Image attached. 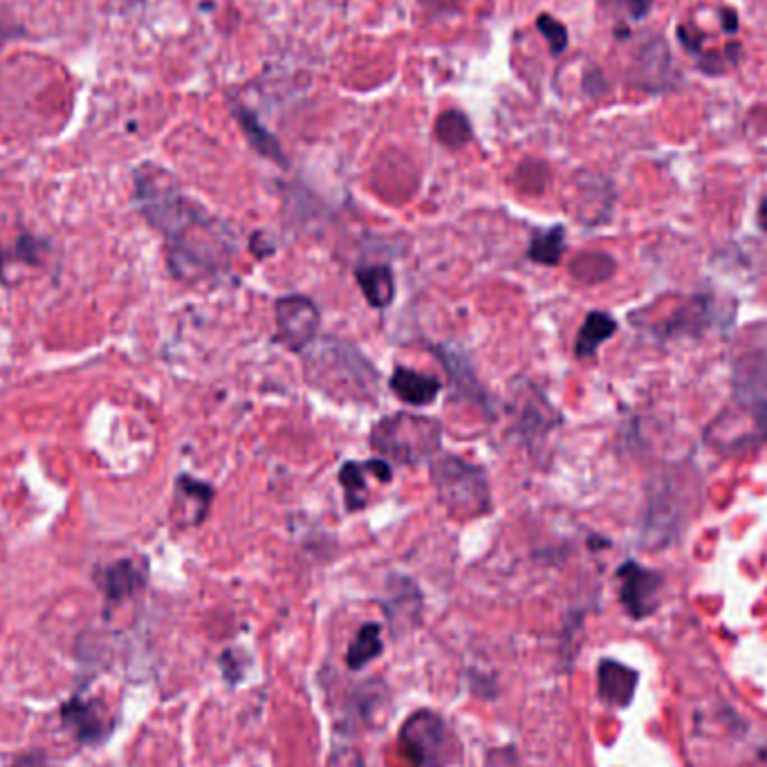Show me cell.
<instances>
[{
	"label": "cell",
	"mask_w": 767,
	"mask_h": 767,
	"mask_svg": "<svg viewBox=\"0 0 767 767\" xmlns=\"http://www.w3.org/2000/svg\"><path fill=\"white\" fill-rule=\"evenodd\" d=\"M135 205L158 230L168 249V267L175 279L200 281L222 275L230 267L236 243L228 224L191 200L173 173L144 162L132 173Z\"/></svg>",
	"instance_id": "1"
},
{
	"label": "cell",
	"mask_w": 767,
	"mask_h": 767,
	"mask_svg": "<svg viewBox=\"0 0 767 767\" xmlns=\"http://www.w3.org/2000/svg\"><path fill=\"white\" fill-rule=\"evenodd\" d=\"M431 483L442 508L461 521L478 519L491 512V489L487 474L461 458L440 456L431 463Z\"/></svg>",
	"instance_id": "2"
},
{
	"label": "cell",
	"mask_w": 767,
	"mask_h": 767,
	"mask_svg": "<svg viewBox=\"0 0 767 767\" xmlns=\"http://www.w3.org/2000/svg\"><path fill=\"white\" fill-rule=\"evenodd\" d=\"M442 440V425L427 416L395 414L380 420L371 431V446L384 461L420 465L431 461Z\"/></svg>",
	"instance_id": "3"
},
{
	"label": "cell",
	"mask_w": 767,
	"mask_h": 767,
	"mask_svg": "<svg viewBox=\"0 0 767 767\" xmlns=\"http://www.w3.org/2000/svg\"><path fill=\"white\" fill-rule=\"evenodd\" d=\"M399 745L416 767H449L458 754V743L442 716L429 709L406 718L399 730Z\"/></svg>",
	"instance_id": "4"
},
{
	"label": "cell",
	"mask_w": 767,
	"mask_h": 767,
	"mask_svg": "<svg viewBox=\"0 0 767 767\" xmlns=\"http://www.w3.org/2000/svg\"><path fill=\"white\" fill-rule=\"evenodd\" d=\"M61 725L79 745L97 747L111 739L117 718L104 698L72 696L61 705Z\"/></svg>",
	"instance_id": "5"
},
{
	"label": "cell",
	"mask_w": 767,
	"mask_h": 767,
	"mask_svg": "<svg viewBox=\"0 0 767 767\" xmlns=\"http://www.w3.org/2000/svg\"><path fill=\"white\" fill-rule=\"evenodd\" d=\"M275 319L279 341L292 352L305 350L322 328L319 307L314 305L312 299L301 294L281 297L275 303Z\"/></svg>",
	"instance_id": "6"
},
{
	"label": "cell",
	"mask_w": 767,
	"mask_h": 767,
	"mask_svg": "<svg viewBox=\"0 0 767 767\" xmlns=\"http://www.w3.org/2000/svg\"><path fill=\"white\" fill-rule=\"evenodd\" d=\"M617 577L621 581L619 600L630 617L642 619L658 608V593L662 585V577L658 572L628 561L619 568Z\"/></svg>",
	"instance_id": "7"
},
{
	"label": "cell",
	"mask_w": 767,
	"mask_h": 767,
	"mask_svg": "<svg viewBox=\"0 0 767 767\" xmlns=\"http://www.w3.org/2000/svg\"><path fill=\"white\" fill-rule=\"evenodd\" d=\"M213 501V487L183 474L175 480V491H173V505H171V519L173 523L185 530V527H198L211 508Z\"/></svg>",
	"instance_id": "8"
},
{
	"label": "cell",
	"mask_w": 767,
	"mask_h": 767,
	"mask_svg": "<svg viewBox=\"0 0 767 767\" xmlns=\"http://www.w3.org/2000/svg\"><path fill=\"white\" fill-rule=\"evenodd\" d=\"M95 581L100 585V591L104 593V600L108 606H117L135 595H140L147 585V574L144 570L130 561V559H121L115 561L106 568H102L95 574Z\"/></svg>",
	"instance_id": "9"
},
{
	"label": "cell",
	"mask_w": 767,
	"mask_h": 767,
	"mask_svg": "<svg viewBox=\"0 0 767 767\" xmlns=\"http://www.w3.org/2000/svg\"><path fill=\"white\" fill-rule=\"evenodd\" d=\"M600 698L615 707L630 705L638 689V673L634 669L624 666L615 660H602L600 662Z\"/></svg>",
	"instance_id": "10"
},
{
	"label": "cell",
	"mask_w": 767,
	"mask_h": 767,
	"mask_svg": "<svg viewBox=\"0 0 767 767\" xmlns=\"http://www.w3.org/2000/svg\"><path fill=\"white\" fill-rule=\"evenodd\" d=\"M232 113H234V117H236V121L241 126V132L245 135L247 144L260 158H265L269 162H277L281 166H288V158H286L279 140L260 124V119L247 106H243L239 102H232Z\"/></svg>",
	"instance_id": "11"
},
{
	"label": "cell",
	"mask_w": 767,
	"mask_h": 767,
	"mask_svg": "<svg viewBox=\"0 0 767 767\" xmlns=\"http://www.w3.org/2000/svg\"><path fill=\"white\" fill-rule=\"evenodd\" d=\"M391 391L406 404L427 406L438 397L440 382L435 377L399 367L391 377Z\"/></svg>",
	"instance_id": "12"
},
{
	"label": "cell",
	"mask_w": 767,
	"mask_h": 767,
	"mask_svg": "<svg viewBox=\"0 0 767 767\" xmlns=\"http://www.w3.org/2000/svg\"><path fill=\"white\" fill-rule=\"evenodd\" d=\"M357 286L367 297L371 307L384 310L395 299V279L388 265H362L357 267Z\"/></svg>",
	"instance_id": "13"
},
{
	"label": "cell",
	"mask_w": 767,
	"mask_h": 767,
	"mask_svg": "<svg viewBox=\"0 0 767 767\" xmlns=\"http://www.w3.org/2000/svg\"><path fill=\"white\" fill-rule=\"evenodd\" d=\"M617 330L615 319L606 312H591L589 317H585L577 339H574V355L579 359L593 357L597 352V348L608 341Z\"/></svg>",
	"instance_id": "14"
},
{
	"label": "cell",
	"mask_w": 767,
	"mask_h": 767,
	"mask_svg": "<svg viewBox=\"0 0 767 767\" xmlns=\"http://www.w3.org/2000/svg\"><path fill=\"white\" fill-rule=\"evenodd\" d=\"M384 644H382V626L380 624H364L359 628V634L355 636L352 644L348 647L346 653V664L352 671L364 669L369 662H373L377 655H382Z\"/></svg>",
	"instance_id": "15"
},
{
	"label": "cell",
	"mask_w": 767,
	"mask_h": 767,
	"mask_svg": "<svg viewBox=\"0 0 767 767\" xmlns=\"http://www.w3.org/2000/svg\"><path fill=\"white\" fill-rule=\"evenodd\" d=\"M435 140L446 147V149H463L472 142L474 130L472 124L467 119L465 113L461 111H444L438 119H435Z\"/></svg>",
	"instance_id": "16"
},
{
	"label": "cell",
	"mask_w": 767,
	"mask_h": 767,
	"mask_svg": "<svg viewBox=\"0 0 767 767\" xmlns=\"http://www.w3.org/2000/svg\"><path fill=\"white\" fill-rule=\"evenodd\" d=\"M367 463H346L339 469V483L346 491V508L348 512L364 510L369 503V487H367Z\"/></svg>",
	"instance_id": "17"
},
{
	"label": "cell",
	"mask_w": 767,
	"mask_h": 767,
	"mask_svg": "<svg viewBox=\"0 0 767 767\" xmlns=\"http://www.w3.org/2000/svg\"><path fill=\"white\" fill-rule=\"evenodd\" d=\"M563 252H566V230L561 228V224H557V228L544 232V234H538L530 249H527V258L532 263H538V265H559L561 258H563Z\"/></svg>",
	"instance_id": "18"
},
{
	"label": "cell",
	"mask_w": 767,
	"mask_h": 767,
	"mask_svg": "<svg viewBox=\"0 0 767 767\" xmlns=\"http://www.w3.org/2000/svg\"><path fill=\"white\" fill-rule=\"evenodd\" d=\"M570 272L581 283H600L611 277L613 260L606 254H581L572 260Z\"/></svg>",
	"instance_id": "19"
},
{
	"label": "cell",
	"mask_w": 767,
	"mask_h": 767,
	"mask_svg": "<svg viewBox=\"0 0 767 767\" xmlns=\"http://www.w3.org/2000/svg\"><path fill=\"white\" fill-rule=\"evenodd\" d=\"M546 179H548V166L538 160H527L519 166L514 183L523 194L534 196L538 191H544Z\"/></svg>",
	"instance_id": "20"
},
{
	"label": "cell",
	"mask_w": 767,
	"mask_h": 767,
	"mask_svg": "<svg viewBox=\"0 0 767 767\" xmlns=\"http://www.w3.org/2000/svg\"><path fill=\"white\" fill-rule=\"evenodd\" d=\"M536 27H538L541 34H544V38L548 40L550 53L555 57L566 53V48H568V30H566L563 23H559L553 14H541L536 19Z\"/></svg>",
	"instance_id": "21"
},
{
	"label": "cell",
	"mask_w": 767,
	"mask_h": 767,
	"mask_svg": "<svg viewBox=\"0 0 767 767\" xmlns=\"http://www.w3.org/2000/svg\"><path fill=\"white\" fill-rule=\"evenodd\" d=\"M613 3L619 5L621 10H626L630 19L640 21V19H644L649 14L653 0H613Z\"/></svg>",
	"instance_id": "22"
},
{
	"label": "cell",
	"mask_w": 767,
	"mask_h": 767,
	"mask_svg": "<svg viewBox=\"0 0 767 767\" xmlns=\"http://www.w3.org/2000/svg\"><path fill=\"white\" fill-rule=\"evenodd\" d=\"M12 767H55V765L48 760V754L36 749V752L19 754L12 763Z\"/></svg>",
	"instance_id": "23"
},
{
	"label": "cell",
	"mask_w": 767,
	"mask_h": 767,
	"mask_svg": "<svg viewBox=\"0 0 767 767\" xmlns=\"http://www.w3.org/2000/svg\"><path fill=\"white\" fill-rule=\"evenodd\" d=\"M758 222H760V228L767 232V198L758 207Z\"/></svg>",
	"instance_id": "24"
},
{
	"label": "cell",
	"mask_w": 767,
	"mask_h": 767,
	"mask_svg": "<svg viewBox=\"0 0 767 767\" xmlns=\"http://www.w3.org/2000/svg\"><path fill=\"white\" fill-rule=\"evenodd\" d=\"M758 422H760V427L765 429V435H767V406H763V409L758 411Z\"/></svg>",
	"instance_id": "25"
}]
</instances>
